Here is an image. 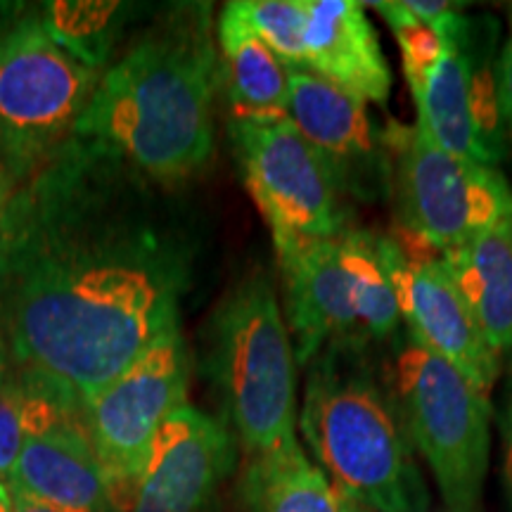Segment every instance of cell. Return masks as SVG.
Segmentation results:
<instances>
[{
  "mask_svg": "<svg viewBox=\"0 0 512 512\" xmlns=\"http://www.w3.org/2000/svg\"><path fill=\"white\" fill-rule=\"evenodd\" d=\"M162 190L81 136L17 185L0 223V335L12 370L83 406L181 330L192 247Z\"/></svg>",
  "mask_w": 512,
  "mask_h": 512,
  "instance_id": "1",
  "label": "cell"
},
{
  "mask_svg": "<svg viewBox=\"0 0 512 512\" xmlns=\"http://www.w3.org/2000/svg\"><path fill=\"white\" fill-rule=\"evenodd\" d=\"M219 86L211 5H176L102 72L74 136L105 145L169 188L214 157Z\"/></svg>",
  "mask_w": 512,
  "mask_h": 512,
  "instance_id": "2",
  "label": "cell"
},
{
  "mask_svg": "<svg viewBox=\"0 0 512 512\" xmlns=\"http://www.w3.org/2000/svg\"><path fill=\"white\" fill-rule=\"evenodd\" d=\"M370 344L339 339L309 363L299 430L339 501L368 512H425L411 437Z\"/></svg>",
  "mask_w": 512,
  "mask_h": 512,
  "instance_id": "3",
  "label": "cell"
},
{
  "mask_svg": "<svg viewBox=\"0 0 512 512\" xmlns=\"http://www.w3.org/2000/svg\"><path fill=\"white\" fill-rule=\"evenodd\" d=\"M297 368L271 278L247 275L216 304L202 332V373L247 460L299 441Z\"/></svg>",
  "mask_w": 512,
  "mask_h": 512,
  "instance_id": "4",
  "label": "cell"
},
{
  "mask_svg": "<svg viewBox=\"0 0 512 512\" xmlns=\"http://www.w3.org/2000/svg\"><path fill=\"white\" fill-rule=\"evenodd\" d=\"M283 278V313L297 366L339 339L384 342L401 323L377 233L349 228L332 238H273Z\"/></svg>",
  "mask_w": 512,
  "mask_h": 512,
  "instance_id": "5",
  "label": "cell"
},
{
  "mask_svg": "<svg viewBox=\"0 0 512 512\" xmlns=\"http://www.w3.org/2000/svg\"><path fill=\"white\" fill-rule=\"evenodd\" d=\"M100 76L48 36L38 5H0V164L17 185L74 136Z\"/></svg>",
  "mask_w": 512,
  "mask_h": 512,
  "instance_id": "6",
  "label": "cell"
},
{
  "mask_svg": "<svg viewBox=\"0 0 512 512\" xmlns=\"http://www.w3.org/2000/svg\"><path fill=\"white\" fill-rule=\"evenodd\" d=\"M392 389L444 501L458 512L475 510L491 456V394L408 335L396 342Z\"/></svg>",
  "mask_w": 512,
  "mask_h": 512,
  "instance_id": "7",
  "label": "cell"
},
{
  "mask_svg": "<svg viewBox=\"0 0 512 512\" xmlns=\"http://www.w3.org/2000/svg\"><path fill=\"white\" fill-rule=\"evenodd\" d=\"M382 140L399 228L441 254L475 242L512 211V188L496 166L448 155L418 126L392 121Z\"/></svg>",
  "mask_w": 512,
  "mask_h": 512,
  "instance_id": "8",
  "label": "cell"
},
{
  "mask_svg": "<svg viewBox=\"0 0 512 512\" xmlns=\"http://www.w3.org/2000/svg\"><path fill=\"white\" fill-rule=\"evenodd\" d=\"M188 387L190 354L178 330L83 403L112 510L131 512L157 434L169 415L188 403Z\"/></svg>",
  "mask_w": 512,
  "mask_h": 512,
  "instance_id": "9",
  "label": "cell"
},
{
  "mask_svg": "<svg viewBox=\"0 0 512 512\" xmlns=\"http://www.w3.org/2000/svg\"><path fill=\"white\" fill-rule=\"evenodd\" d=\"M228 131L245 188L273 238H332L351 228L344 207L347 195L290 119L228 117Z\"/></svg>",
  "mask_w": 512,
  "mask_h": 512,
  "instance_id": "10",
  "label": "cell"
},
{
  "mask_svg": "<svg viewBox=\"0 0 512 512\" xmlns=\"http://www.w3.org/2000/svg\"><path fill=\"white\" fill-rule=\"evenodd\" d=\"M377 249L394 285L406 335L491 394L501 375V354L479 328L446 256L399 226L389 235L377 233Z\"/></svg>",
  "mask_w": 512,
  "mask_h": 512,
  "instance_id": "11",
  "label": "cell"
},
{
  "mask_svg": "<svg viewBox=\"0 0 512 512\" xmlns=\"http://www.w3.org/2000/svg\"><path fill=\"white\" fill-rule=\"evenodd\" d=\"M287 119L325 159L344 195L375 202L392 192L382 131L368 105L306 69H290Z\"/></svg>",
  "mask_w": 512,
  "mask_h": 512,
  "instance_id": "12",
  "label": "cell"
},
{
  "mask_svg": "<svg viewBox=\"0 0 512 512\" xmlns=\"http://www.w3.org/2000/svg\"><path fill=\"white\" fill-rule=\"evenodd\" d=\"M238 458V441L223 420L185 406L159 430L131 512H204Z\"/></svg>",
  "mask_w": 512,
  "mask_h": 512,
  "instance_id": "13",
  "label": "cell"
},
{
  "mask_svg": "<svg viewBox=\"0 0 512 512\" xmlns=\"http://www.w3.org/2000/svg\"><path fill=\"white\" fill-rule=\"evenodd\" d=\"M8 486L67 510H112L81 403L60 392L48 401L27 434Z\"/></svg>",
  "mask_w": 512,
  "mask_h": 512,
  "instance_id": "14",
  "label": "cell"
},
{
  "mask_svg": "<svg viewBox=\"0 0 512 512\" xmlns=\"http://www.w3.org/2000/svg\"><path fill=\"white\" fill-rule=\"evenodd\" d=\"M304 69L366 105H387L392 93V69L356 0H306Z\"/></svg>",
  "mask_w": 512,
  "mask_h": 512,
  "instance_id": "15",
  "label": "cell"
},
{
  "mask_svg": "<svg viewBox=\"0 0 512 512\" xmlns=\"http://www.w3.org/2000/svg\"><path fill=\"white\" fill-rule=\"evenodd\" d=\"M216 50L230 117L249 121L287 117L290 69L247 27L233 3L223 5L216 22Z\"/></svg>",
  "mask_w": 512,
  "mask_h": 512,
  "instance_id": "16",
  "label": "cell"
},
{
  "mask_svg": "<svg viewBox=\"0 0 512 512\" xmlns=\"http://www.w3.org/2000/svg\"><path fill=\"white\" fill-rule=\"evenodd\" d=\"M444 256L491 347L498 354L512 351V211Z\"/></svg>",
  "mask_w": 512,
  "mask_h": 512,
  "instance_id": "17",
  "label": "cell"
},
{
  "mask_svg": "<svg viewBox=\"0 0 512 512\" xmlns=\"http://www.w3.org/2000/svg\"><path fill=\"white\" fill-rule=\"evenodd\" d=\"M441 38H451L460 48L467 72V98L475 119L477 138L489 162L498 166L508 155V131L498 95V38L501 27L491 15H465L453 12L437 29Z\"/></svg>",
  "mask_w": 512,
  "mask_h": 512,
  "instance_id": "18",
  "label": "cell"
},
{
  "mask_svg": "<svg viewBox=\"0 0 512 512\" xmlns=\"http://www.w3.org/2000/svg\"><path fill=\"white\" fill-rule=\"evenodd\" d=\"M444 43V53L430 69L425 86L415 98L418 128L422 136L448 152V155L467 159V162L494 166L477 138L475 119H472L470 112V98H467L463 53L451 38H444Z\"/></svg>",
  "mask_w": 512,
  "mask_h": 512,
  "instance_id": "19",
  "label": "cell"
},
{
  "mask_svg": "<svg viewBox=\"0 0 512 512\" xmlns=\"http://www.w3.org/2000/svg\"><path fill=\"white\" fill-rule=\"evenodd\" d=\"M242 491L249 512H344V503L299 441L247 460Z\"/></svg>",
  "mask_w": 512,
  "mask_h": 512,
  "instance_id": "20",
  "label": "cell"
},
{
  "mask_svg": "<svg viewBox=\"0 0 512 512\" xmlns=\"http://www.w3.org/2000/svg\"><path fill=\"white\" fill-rule=\"evenodd\" d=\"M43 29L74 60H79L95 72L110 67L114 50L128 5L124 3H81V0H50L38 5Z\"/></svg>",
  "mask_w": 512,
  "mask_h": 512,
  "instance_id": "21",
  "label": "cell"
},
{
  "mask_svg": "<svg viewBox=\"0 0 512 512\" xmlns=\"http://www.w3.org/2000/svg\"><path fill=\"white\" fill-rule=\"evenodd\" d=\"M55 394L57 389L10 368L0 387V484H8L27 434Z\"/></svg>",
  "mask_w": 512,
  "mask_h": 512,
  "instance_id": "22",
  "label": "cell"
},
{
  "mask_svg": "<svg viewBox=\"0 0 512 512\" xmlns=\"http://www.w3.org/2000/svg\"><path fill=\"white\" fill-rule=\"evenodd\" d=\"M233 5L287 69H304L306 0H235Z\"/></svg>",
  "mask_w": 512,
  "mask_h": 512,
  "instance_id": "23",
  "label": "cell"
},
{
  "mask_svg": "<svg viewBox=\"0 0 512 512\" xmlns=\"http://www.w3.org/2000/svg\"><path fill=\"white\" fill-rule=\"evenodd\" d=\"M366 8H375L380 12V17L387 22V27L392 29L401 48V67L403 76H406L408 88H411L413 100L418 98L422 86H425L427 74L434 64L439 62L441 53H444L446 43L430 24L420 22L411 10L396 0H380V3H363Z\"/></svg>",
  "mask_w": 512,
  "mask_h": 512,
  "instance_id": "24",
  "label": "cell"
},
{
  "mask_svg": "<svg viewBox=\"0 0 512 512\" xmlns=\"http://www.w3.org/2000/svg\"><path fill=\"white\" fill-rule=\"evenodd\" d=\"M498 95H501V110L508 131V143H512V24L498 53Z\"/></svg>",
  "mask_w": 512,
  "mask_h": 512,
  "instance_id": "25",
  "label": "cell"
},
{
  "mask_svg": "<svg viewBox=\"0 0 512 512\" xmlns=\"http://www.w3.org/2000/svg\"><path fill=\"white\" fill-rule=\"evenodd\" d=\"M501 434H503V475L512 498V377L505 389L503 411H501Z\"/></svg>",
  "mask_w": 512,
  "mask_h": 512,
  "instance_id": "26",
  "label": "cell"
},
{
  "mask_svg": "<svg viewBox=\"0 0 512 512\" xmlns=\"http://www.w3.org/2000/svg\"><path fill=\"white\" fill-rule=\"evenodd\" d=\"M8 491H10V512H79V510L60 508V505L55 503L41 501V498L24 494V491L10 489V486Z\"/></svg>",
  "mask_w": 512,
  "mask_h": 512,
  "instance_id": "27",
  "label": "cell"
},
{
  "mask_svg": "<svg viewBox=\"0 0 512 512\" xmlns=\"http://www.w3.org/2000/svg\"><path fill=\"white\" fill-rule=\"evenodd\" d=\"M17 190V183L12 181V176L5 171V166L0 164V223L5 219V211L10 207V200L12 195H15Z\"/></svg>",
  "mask_w": 512,
  "mask_h": 512,
  "instance_id": "28",
  "label": "cell"
},
{
  "mask_svg": "<svg viewBox=\"0 0 512 512\" xmlns=\"http://www.w3.org/2000/svg\"><path fill=\"white\" fill-rule=\"evenodd\" d=\"M8 373H10V356H8V347H5L3 342V335H0V387H3Z\"/></svg>",
  "mask_w": 512,
  "mask_h": 512,
  "instance_id": "29",
  "label": "cell"
},
{
  "mask_svg": "<svg viewBox=\"0 0 512 512\" xmlns=\"http://www.w3.org/2000/svg\"><path fill=\"white\" fill-rule=\"evenodd\" d=\"M0 512H10V491H8V484H0Z\"/></svg>",
  "mask_w": 512,
  "mask_h": 512,
  "instance_id": "30",
  "label": "cell"
},
{
  "mask_svg": "<svg viewBox=\"0 0 512 512\" xmlns=\"http://www.w3.org/2000/svg\"><path fill=\"white\" fill-rule=\"evenodd\" d=\"M344 512H368V510H361V508H351V505H344Z\"/></svg>",
  "mask_w": 512,
  "mask_h": 512,
  "instance_id": "31",
  "label": "cell"
}]
</instances>
